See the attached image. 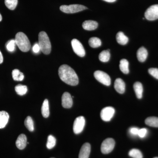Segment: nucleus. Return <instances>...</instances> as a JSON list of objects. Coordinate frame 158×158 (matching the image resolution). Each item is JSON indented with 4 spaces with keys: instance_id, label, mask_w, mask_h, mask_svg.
Returning a JSON list of instances; mask_svg holds the SVG:
<instances>
[{
    "instance_id": "nucleus-1",
    "label": "nucleus",
    "mask_w": 158,
    "mask_h": 158,
    "mask_svg": "<svg viewBox=\"0 0 158 158\" xmlns=\"http://www.w3.org/2000/svg\"><path fill=\"white\" fill-rule=\"evenodd\" d=\"M59 77L62 81L71 86H76L79 83L77 73L71 67L67 65L60 66L59 69Z\"/></svg>"
},
{
    "instance_id": "nucleus-2",
    "label": "nucleus",
    "mask_w": 158,
    "mask_h": 158,
    "mask_svg": "<svg viewBox=\"0 0 158 158\" xmlns=\"http://www.w3.org/2000/svg\"><path fill=\"white\" fill-rule=\"evenodd\" d=\"M15 43L21 51L23 52H27L31 48V43L25 34L23 32H19L15 35Z\"/></svg>"
},
{
    "instance_id": "nucleus-3",
    "label": "nucleus",
    "mask_w": 158,
    "mask_h": 158,
    "mask_svg": "<svg viewBox=\"0 0 158 158\" xmlns=\"http://www.w3.org/2000/svg\"><path fill=\"white\" fill-rule=\"evenodd\" d=\"M38 40L40 51L45 55L50 53L52 46L49 38L46 33L44 31L40 32L38 36Z\"/></svg>"
},
{
    "instance_id": "nucleus-4",
    "label": "nucleus",
    "mask_w": 158,
    "mask_h": 158,
    "mask_svg": "<svg viewBox=\"0 0 158 158\" xmlns=\"http://www.w3.org/2000/svg\"><path fill=\"white\" fill-rule=\"evenodd\" d=\"M88 9L87 7L82 5H71L69 6L63 5L60 6V9L62 12L65 13H75Z\"/></svg>"
},
{
    "instance_id": "nucleus-5",
    "label": "nucleus",
    "mask_w": 158,
    "mask_h": 158,
    "mask_svg": "<svg viewBox=\"0 0 158 158\" xmlns=\"http://www.w3.org/2000/svg\"><path fill=\"white\" fill-rule=\"evenodd\" d=\"M115 141L113 138H108L103 141L101 145V152L104 154L111 152L114 149Z\"/></svg>"
},
{
    "instance_id": "nucleus-6",
    "label": "nucleus",
    "mask_w": 158,
    "mask_h": 158,
    "mask_svg": "<svg viewBox=\"0 0 158 158\" xmlns=\"http://www.w3.org/2000/svg\"><path fill=\"white\" fill-rule=\"evenodd\" d=\"M95 78L103 85L110 86L111 85V79L110 77L106 73L100 70L96 71L94 73Z\"/></svg>"
},
{
    "instance_id": "nucleus-7",
    "label": "nucleus",
    "mask_w": 158,
    "mask_h": 158,
    "mask_svg": "<svg viewBox=\"0 0 158 158\" xmlns=\"http://www.w3.org/2000/svg\"><path fill=\"white\" fill-rule=\"evenodd\" d=\"M144 16L148 20L158 19V5H153L149 7L145 11Z\"/></svg>"
},
{
    "instance_id": "nucleus-8",
    "label": "nucleus",
    "mask_w": 158,
    "mask_h": 158,
    "mask_svg": "<svg viewBox=\"0 0 158 158\" xmlns=\"http://www.w3.org/2000/svg\"><path fill=\"white\" fill-rule=\"evenodd\" d=\"M85 124V120L84 116H80L77 117L74 122L73 130L75 134L81 133L84 130Z\"/></svg>"
},
{
    "instance_id": "nucleus-9",
    "label": "nucleus",
    "mask_w": 158,
    "mask_h": 158,
    "mask_svg": "<svg viewBox=\"0 0 158 158\" xmlns=\"http://www.w3.org/2000/svg\"><path fill=\"white\" fill-rule=\"evenodd\" d=\"M72 46L74 52L81 57L85 56V51L84 47L78 40L74 39L71 41Z\"/></svg>"
},
{
    "instance_id": "nucleus-10",
    "label": "nucleus",
    "mask_w": 158,
    "mask_h": 158,
    "mask_svg": "<svg viewBox=\"0 0 158 158\" xmlns=\"http://www.w3.org/2000/svg\"><path fill=\"white\" fill-rule=\"evenodd\" d=\"M115 110L112 107H107L103 108L101 112V117L103 121H110L113 118Z\"/></svg>"
},
{
    "instance_id": "nucleus-11",
    "label": "nucleus",
    "mask_w": 158,
    "mask_h": 158,
    "mask_svg": "<svg viewBox=\"0 0 158 158\" xmlns=\"http://www.w3.org/2000/svg\"><path fill=\"white\" fill-rule=\"evenodd\" d=\"M73 101L71 95L68 92H65L62 95V104L63 107L69 109L72 106Z\"/></svg>"
},
{
    "instance_id": "nucleus-12",
    "label": "nucleus",
    "mask_w": 158,
    "mask_h": 158,
    "mask_svg": "<svg viewBox=\"0 0 158 158\" xmlns=\"http://www.w3.org/2000/svg\"><path fill=\"white\" fill-rule=\"evenodd\" d=\"M90 149L91 147L89 143H86L83 144L80 150L79 158H89Z\"/></svg>"
},
{
    "instance_id": "nucleus-13",
    "label": "nucleus",
    "mask_w": 158,
    "mask_h": 158,
    "mask_svg": "<svg viewBox=\"0 0 158 158\" xmlns=\"http://www.w3.org/2000/svg\"><path fill=\"white\" fill-rule=\"evenodd\" d=\"M15 144L19 149L23 150L25 148L27 144V138L25 135L24 134L19 135L16 140Z\"/></svg>"
},
{
    "instance_id": "nucleus-14",
    "label": "nucleus",
    "mask_w": 158,
    "mask_h": 158,
    "mask_svg": "<svg viewBox=\"0 0 158 158\" xmlns=\"http://www.w3.org/2000/svg\"><path fill=\"white\" fill-rule=\"evenodd\" d=\"M114 88L118 93H124L125 91V84L123 80L120 78H117L114 83Z\"/></svg>"
},
{
    "instance_id": "nucleus-15",
    "label": "nucleus",
    "mask_w": 158,
    "mask_h": 158,
    "mask_svg": "<svg viewBox=\"0 0 158 158\" xmlns=\"http://www.w3.org/2000/svg\"><path fill=\"white\" fill-rule=\"evenodd\" d=\"M83 28L87 31H93L97 28L98 23L93 20H86L82 24Z\"/></svg>"
},
{
    "instance_id": "nucleus-16",
    "label": "nucleus",
    "mask_w": 158,
    "mask_h": 158,
    "mask_svg": "<svg viewBox=\"0 0 158 158\" xmlns=\"http://www.w3.org/2000/svg\"><path fill=\"white\" fill-rule=\"evenodd\" d=\"M148 55V51L144 47H141L137 51V57L139 62H144L147 59Z\"/></svg>"
},
{
    "instance_id": "nucleus-17",
    "label": "nucleus",
    "mask_w": 158,
    "mask_h": 158,
    "mask_svg": "<svg viewBox=\"0 0 158 158\" xmlns=\"http://www.w3.org/2000/svg\"><path fill=\"white\" fill-rule=\"evenodd\" d=\"M9 116L6 111H0V129L6 126L9 121Z\"/></svg>"
},
{
    "instance_id": "nucleus-18",
    "label": "nucleus",
    "mask_w": 158,
    "mask_h": 158,
    "mask_svg": "<svg viewBox=\"0 0 158 158\" xmlns=\"http://www.w3.org/2000/svg\"><path fill=\"white\" fill-rule=\"evenodd\" d=\"M133 87L137 97L138 99L142 98L143 92V88L142 84L139 82H136L134 84Z\"/></svg>"
},
{
    "instance_id": "nucleus-19",
    "label": "nucleus",
    "mask_w": 158,
    "mask_h": 158,
    "mask_svg": "<svg viewBox=\"0 0 158 158\" xmlns=\"http://www.w3.org/2000/svg\"><path fill=\"white\" fill-rule=\"evenodd\" d=\"M116 39L117 42L121 45H124L128 42V38L126 36L123 32H118L116 35Z\"/></svg>"
},
{
    "instance_id": "nucleus-20",
    "label": "nucleus",
    "mask_w": 158,
    "mask_h": 158,
    "mask_svg": "<svg viewBox=\"0 0 158 158\" xmlns=\"http://www.w3.org/2000/svg\"><path fill=\"white\" fill-rule=\"evenodd\" d=\"M41 113L44 118H48L49 116V102L48 99H45L41 107Z\"/></svg>"
},
{
    "instance_id": "nucleus-21",
    "label": "nucleus",
    "mask_w": 158,
    "mask_h": 158,
    "mask_svg": "<svg viewBox=\"0 0 158 158\" xmlns=\"http://www.w3.org/2000/svg\"><path fill=\"white\" fill-rule=\"evenodd\" d=\"M119 68L123 73L128 74L129 73V62L127 59H122L120 60Z\"/></svg>"
},
{
    "instance_id": "nucleus-22",
    "label": "nucleus",
    "mask_w": 158,
    "mask_h": 158,
    "mask_svg": "<svg viewBox=\"0 0 158 158\" xmlns=\"http://www.w3.org/2000/svg\"><path fill=\"white\" fill-rule=\"evenodd\" d=\"M145 123L150 127H158V118L154 116L148 117L145 119Z\"/></svg>"
},
{
    "instance_id": "nucleus-23",
    "label": "nucleus",
    "mask_w": 158,
    "mask_h": 158,
    "mask_svg": "<svg viewBox=\"0 0 158 158\" xmlns=\"http://www.w3.org/2000/svg\"><path fill=\"white\" fill-rule=\"evenodd\" d=\"M89 44L92 48H97L100 46L102 44L101 40L98 37H93L90 38L89 40Z\"/></svg>"
},
{
    "instance_id": "nucleus-24",
    "label": "nucleus",
    "mask_w": 158,
    "mask_h": 158,
    "mask_svg": "<svg viewBox=\"0 0 158 158\" xmlns=\"http://www.w3.org/2000/svg\"><path fill=\"white\" fill-rule=\"evenodd\" d=\"M12 76L13 80L15 81H22L24 78L23 73L17 69L12 71Z\"/></svg>"
},
{
    "instance_id": "nucleus-25",
    "label": "nucleus",
    "mask_w": 158,
    "mask_h": 158,
    "mask_svg": "<svg viewBox=\"0 0 158 158\" xmlns=\"http://www.w3.org/2000/svg\"><path fill=\"white\" fill-rule=\"evenodd\" d=\"M110 54L107 50L103 51L99 55V59L102 62H107L110 60Z\"/></svg>"
},
{
    "instance_id": "nucleus-26",
    "label": "nucleus",
    "mask_w": 158,
    "mask_h": 158,
    "mask_svg": "<svg viewBox=\"0 0 158 158\" xmlns=\"http://www.w3.org/2000/svg\"><path fill=\"white\" fill-rule=\"evenodd\" d=\"M24 124L26 127L29 131L32 132L34 131V122L31 116H28L26 118L24 121Z\"/></svg>"
},
{
    "instance_id": "nucleus-27",
    "label": "nucleus",
    "mask_w": 158,
    "mask_h": 158,
    "mask_svg": "<svg viewBox=\"0 0 158 158\" xmlns=\"http://www.w3.org/2000/svg\"><path fill=\"white\" fill-rule=\"evenodd\" d=\"M15 90L19 95H23L27 92V88L25 85L19 84L15 86Z\"/></svg>"
},
{
    "instance_id": "nucleus-28",
    "label": "nucleus",
    "mask_w": 158,
    "mask_h": 158,
    "mask_svg": "<svg viewBox=\"0 0 158 158\" xmlns=\"http://www.w3.org/2000/svg\"><path fill=\"white\" fill-rule=\"evenodd\" d=\"M56 138L53 136L50 135L48 138L46 144L47 148L49 149H52L56 145Z\"/></svg>"
},
{
    "instance_id": "nucleus-29",
    "label": "nucleus",
    "mask_w": 158,
    "mask_h": 158,
    "mask_svg": "<svg viewBox=\"0 0 158 158\" xmlns=\"http://www.w3.org/2000/svg\"><path fill=\"white\" fill-rule=\"evenodd\" d=\"M5 5L8 9L13 10L18 4V0H5Z\"/></svg>"
},
{
    "instance_id": "nucleus-30",
    "label": "nucleus",
    "mask_w": 158,
    "mask_h": 158,
    "mask_svg": "<svg viewBox=\"0 0 158 158\" xmlns=\"http://www.w3.org/2000/svg\"><path fill=\"white\" fill-rule=\"evenodd\" d=\"M129 155L133 158H143V155L141 152L135 148L131 150L129 152Z\"/></svg>"
},
{
    "instance_id": "nucleus-31",
    "label": "nucleus",
    "mask_w": 158,
    "mask_h": 158,
    "mask_svg": "<svg viewBox=\"0 0 158 158\" xmlns=\"http://www.w3.org/2000/svg\"><path fill=\"white\" fill-rule=\"evenodd\" d=\"M15 45H16V44L15 40H11L6 44V48L9 52H12L15 49Z\"/></svg>"
},
{
    "instance_id": "nucleus-32",
    "label": "nucleus",
    "mask_w": 158,
    "mask_h": 158,
    "mask_svg": "<svg viewBox=\"0 0 158 158\" xmlns=\"http://www.w3.org/2000/svg\"><path fill=\"white\" fill-rule=\"evenodd\" d=\"M148 71L151 75L158 80V69L150 68L148 69Z\"/></svg>"
},
{
    "instance_id": "nucleus-33",
    "label": "nucleus",
    "mask_w": 158,
    "mask_h": 158,
    "mask_svg": "<svg viewBox=\"0 0 158 158\" xmlns=\"http://www.w3.org/2000/svg\"><path fill=\"white\" fill-rule=\"evenodd\" d=\"M147 130L146 128H142L139 130L138 135L140 138H143L147 135Z\"/></svg>"
},
{
    "instance_id": "nucleus-34",
    "label": "nucleus",
    "mask_w": 158,
    "mask_h": 158,
    "mask_svg": "<svg viewBox=\"0 0 158 158\" xmlns=\"http://www.w3.org/2000/svg\"><path fill=\"white\" fill-rule=\"evenodd\" d=\"M139 129L137 127H132L130 129V132L131 135H138Z\"/></svg>"
},
{
    "instance_id": "nucleus-35",
    "label": "nucleus",
    "mask_w": 158,
    "mask_h": 158,
    "mask_svg": "<svg viewBox=\"0 0 158 158\" xmlns=\"http://www.w3.org/2000/svg\"><path fill=\"white\" fill-rule=\"evenodd\" d=\"M40 50V47L38 43L35 44L33 47V51L35 53H39Z\"/></svg>"
},
{
    "instance_id": "nucleus-36",
    "label": "nucleus",
    "mask_w": 158,
    "mask_h": 158,
    "mask_svg": "<svg viewBox=\"0 0 158 158\" xmlns=\"http://www.w3.org/2000/svg\"><path fill=\"white\" fill-rule=\"evenodd\" d=\"M3 62V57L2 56V52H1V51H0V64H2Z\"/></svg>"
},
{
    "instance_id": "nucleus-37",
    "label": "nucleus",
    "mask_w": 158,
    "mask_h": 158,
    "mask_svg": "<svg viewBox=\"0 0 158 158\" xmlns=\"http://www.w3.org/2000/svg\"><path fill=\"white\" fill-rule=\"evenodd\" d=\"M103 1L108 2H116V0H103Z\"/></svg>"
},
{
    "instance_id": "nucleus-38",
    "label": "nucleus",
    "mask_w": 158,
    "mask_h": 158,
    "mask_svg": "<svg viewBox=\"0 0 158 158\" xmlns=\"http://www.w3.org/2000/svg\"><path fill=\"white\" fill-rule=\"evenodd\" d=\"M2 17L1 14H0V22L2 21Z\"/></svg>"
},
{
    "instance_id": "nucleus-39",
    "label": "nucleus",
    "mask_w": 158,
    "mask_h": 158,
    "mask_svg": "<svg viewBox=\"0 0 158 158\" xmlns=\"http://www.w3.org/2000/svg\"><path fill=\"white\" fill-rule=\"evenodd\" d=\"M158 158V157H155V158Z\"/></svg>"
},
{
    "instance_id": "nucleus-40",
    "label": "nucleus",
    "mask_w": 158,
    "mask_h": 158,
    "mask_svg": "<svg viewBox=\"0 0 158 158\" xmlns=\"http://www.w3.org/2000/svg\"></svg>"
}]
</instances>
